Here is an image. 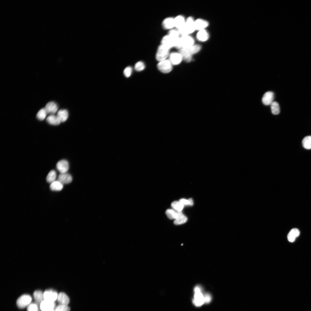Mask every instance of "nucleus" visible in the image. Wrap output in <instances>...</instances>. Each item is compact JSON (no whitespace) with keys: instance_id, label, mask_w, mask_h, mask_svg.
I'll list each match as a JSON object with an SVG mask.
<instances>
[{"instance_id":"obj_24","label":"nucleus","mask_w":311,"mask_h":311,"mask_svg":"<svg viewBox=\"0 0 311 311\" xmlns=\"http://www.w3.org/2000/svg\"><path fill=\"white\" fill-rule=\"evenodd\" d=\"M63 184L58 180H55L50 183V189L53 191H58L62 189Z\"/></svg>"},{"instance_id":"obj_32","label":"nucleus","mask_w":311,"mask_h":311,"mask_svg":"<svg viewBox=\"0 0 311 311\" xmlns=\"http://www.w3.org/2000/svg\"><path fill=\"white\" fill-rule=\"evenodd\" d=\"M190 53L193 55L198 52L201 49L200 45L198 44H194L192 46L186 48Z\"/></svg>"},{"instance_id":"obj_4","label":"nucleus","mask_w":311,"mask_h":311,"mask_svg":"<svg viewBox=\"0 0 311 311\" xmlns=\"http://www.w3.org/2000/svg\"><path fill=\"white\" fill-rule=\"evenodd\" d=\"M157 66L159 70L165 73H169L172 69V65L169 59H167L159 62Z\"/></svg>"},{"instance_id":"obj_13","label":"nucleus","mask_w":311,"mask_h":311,"mask_svg":"<svg viewBox=\"0 0 311 311\" xmlns=\"http://www.w3.org/2000/svg\"><path fill=\"white\" fill-rule=\"evenodd\" d=\"M194 25L195 30L199 31L205 29L208 26V23L204 20L198 19L194 21Z\"/></svg>"},{"instance_id":"obj_37","label":"nucleus","mask_w":311,"mask_h":311,"mask_svg":"<svg viewBox=\"0 0 311 311\" xmlns=\"http://www.w3.org/2000/svg\"><path fill=\"white\" fill-rule=\"evenodd\" d=\"M132 69L131 67L128 66L126 67L124 70L123 73L124 76L126 77L130 76L132 72Z\"/></svg>"},{"instance_id":"obj_36","label":"nucleus","mask_w":311,"mask_h":311,"mask_svg":"<svg viewBox=\"0 0 311 311\" xmlns=\"http://www.w3.org/2000/svg\"><path fill=\"white\" fill-rule=\"evenodd\" d=\"M184 206L188 205L192 206L193 205L194 202L192 199L191 198L188 200L185 199H181L179 201Z\"/></svg>"},{"instance_id":"obj_17","label":"nucleus","mask_w":311,"mask_h":311,"mask_svg":"<svg viewBox=\"0 0 311 311\" xmlns=\"http://www.w3.org/2000/svg\"><path fill=\"white\" fill-rule=\"evenodd\" d=\"M163 27L166 29L171 30L175 27L174 19L171 17L165 18L162 22Z\"/></svg>"},{"instance_id":"obj_25","label":"nucleus","mask_w":311,"mask_h":311,"mask_svg":"<svg viewBox=\"0 0 311 311\" xmlns=\"http://www.w3.org/2000/svg\"><path fill=\"white\" fill-rule=\"evenodd\" d=\"M47 122L50 124L57 126L61 122L56 115L54 114L50 115L46 118Z\"/></svg>"},{"instance_id":"obj_22","label":"nucleus","mask_w":311,"mask_h":311,"mask_svg":"<svg viewBox=\"0 0 311 311\" xmlns=\"http://www.w3.org/2000/svg\"><path fill=\"white\" fill-rule=\"evenodd\" d=\"M166 214L169 219H175L183 213L181 212H178L173 209H168L166 211Z\"/></svg>"},{"instance_id":"obj_11","label":"nucleus","mask_w":311,"mask_h":311,"mask_svg":"<svg viewBox=\"0 0 311 311\" xmlns=\"http://www.w3.org/2000/svg\"><path fill=\"white\" fill-rule=\"evenodd\" d=\"M274 97V94L272 92H267L264 94L263 96L262 99V103L266 105H270L273 102Z\"/></svg>"},{"instance_id":"obj_2","label":"nucleus","mask_w":311,"mask_h":311,"mask_svg":"<svg viewBox=\"0 0 311 311\" xmlns=\"http://www.w3.org/2000/svg\"><path fill=\"white\" fill-rule=\"evenodd\" d=\"M169 50L161 44L159 45L156 55L157 60L160 62L167 59L170 54Z\"/></svg>"},{"instance_id":"obj_10","label":"nucleus","mask_w":311,"mask_h":311,"mask_svg":"<svg viewBox=\"0 0 311 311\" xmlns=\"http://www.w3.org/2000/svg\"><path fill=\"white\" fill-rule=\"evenodd\" d=\"M58 295L57 293L53 290H46L43 293L44 300L54 302L57 299Z\"/></svg>"},{"instance_id":"obj_27","label":"nucleus","mask_w":311,"mask_h":311,"mask_svg":"<svg viewBox=\"0 0 311 311\" xmlns=\"http://www.w3.org/2000/svg\"><path fill=\"white\" fill-rule=\"evenodd\" d=\"M57 177L56 172L54 170H52L48 174L46 180L49 183H51L56 180Z\"/></svg>"},{"instance_id":"obj_39","label":"nucleus","mask_w":311,"mask_h":311,"mask_svg":"<svg viewBox=\"0 0 311 311\" xmlns=\"http://www.w3.org/2000/svg\"><path fill=\"white\" fill-rule=\"evenodd\" d=\"M204 303H208L211 300V297L209 294L207 293L204 295Z\"/></svg>"},{"instance_id":"obj_19","label":"nucleus","mask_w":311,"mask_h":311,"mask_svg":"<svg viewBox=\"0 0 311 311\" xmlns=\"http://www.w3.org/2000/svg\"><path fill=\"white\" fill-rule=\"evenodd\" d=\"M57 301L60 304L67 305L69 302V299L65 293H60L58 294Z\"/></svg>"},{"instance_id":"obj_31","label":"nucleus","mask_w":311,"mask_h":311,"mask_svg":"<svg viewBox=\"0 0 311 311\" xmlns=\"http://www.w3.org/2000/svg\"><path fill=\"white\" fill-rule=\"evenodd\" d=\"M187 220V217L182 214L175 219L174 223L176 225H179L185 223Z\"/></svg>"},{"instance_id":"obj_12","label":"nucleus","mask_w":311,"mask_h":311,"mask_svg":"<svg viewBox=\"0 0 311 311\" xmlns=\"http://www.w3.org/2000/svg\"><path fill=\"white\" fill-rule=\"evenodd\" d=\"M161 44L169 50L174 47V41L168 35L163 37Z\"/></svg>"},{"instance_id":"obj_3","label":"nucleus","mask_w":311,"mask_h":311,"mask_svg":"<svg viewBox=\"0 0 311 311\" xmlns=\"http://www.w3.org/2000/svg\"><path fill=\"white\" fill-rule=\"evenodd\" d=\"M195 294L193 300L194 304L197 306H200L204 303V295L201 292L200 287L196 286L194 289Z\"/></svg>"},{"instance_id":"obj_35","label":"nucleus","mask_w":311,"mask_h":311,"mask_svg":"<svg viewBox=\"0 0 311 311\" xmlns=\"http://www.w3.org/2000/svg\"><path fill=\"white\" fill-rule=\"evenodd\" d=\"M70 308L67 305L60 304L57 306L55 309V311H70Z\"/></svg>"},{"instance_id":"obj_26","label":"nucleus","mask_w":311,"mask_h":311,"mask_svg":"<svg viewBox=\"0 0 311 311\" xmlns=\"http://www.w3.org/2000/svg\"><path fill=\"white\" fill-rule=\"evenodd\" d=\"M33 295L34 298L38 304H40L44 300L43 293L40 290H37L34 292Z\"/></svg>"},{"instance_id":"obj_14","label":"nucleus","mask_w":311,"mask_h":311,"mask_svg":"<svg viewBox=\"0 0 311 311\" xmlns=\"http://www.w3.org/2000/svg\"><path fill=\"white\" fill-rule=\"evenodd\" d=\"M45 109L47 114H54L57 111L58 107L54 102H50L46 105Z\"/></svg>"},{"instance_id":"obj_8","label":"nucleus","mask_w":311,"mask_h":311,"mask_svg":"<svg viewBox=\"0 0 311 311\" xmlns=\"http://www.w3.org/2000/svg\"><path fill=\"white\" fill-rule=\"evenodd\" d=\"M56 305L54 302L43 300L40 304V308L42 311H51L55 310Z\"/></svg>"},{"instance_id":"obj_7","label":"nucleus","mask_w":311,"mask_h":311,"mask_svg":"<svg viewBox=\"0 0 311 311\" xmlns=\"http://www.w3.org/2000/svg\"><path fill=\"white\" fill-rule=\"evenodd\" d=\"M56 168L60 173H67L69 169V163L66 160H62L57 163Z\"/></svg>"},{"instance_id":"obj_28","label":"nucleus","mask_w":311,"mask_h":311,"mask_svg":"<svg viewBox=\"0 0 311 311\" xmlns=\"http://www.w3.org/2000/svg\"><path fill=\"white\" fill-rule=\"evenodd\" d=\"M302 144L304 148L307 149H311V136L305 137L302 141Z\"/></svg>"},{"instance_id":"obj_16","label":"nucleus","mask_w":311,"mask_h":311,"mask_svg":"<svg viewBox=\"0 0 311 311\" xmlns=\"http://www.w3.org/2000/svg\"><path fill=\"white\" fill-rule=\"evenodd\" d=\"M174 19L175 27L177 29V30H180L184 27L186 20L183 16L178 15Z\"/></svg>"},{"instance_id":"obj_18","label":"nucleus","mask_w":311,"mask_h":311,"mask_svg":"<svg viewBox=\"0 0 311 311\" xmlns=\"http://www.w3.org/2000/svg\"><path fill=\"white\" fill-rule=\"evenodd\" d=\"M181 54L183 59L187 62H190L192 58V55L186 48H181L179 52Z\"/></svg>"},{"instance_id":"obj_29","label":"nucleus","mask_w":311,"mask_h":311,"mask_svg":"<svg viewBox=\"0 0 311 311\" xmlns=\"http://www.w3.org/2000/svg\"><path fill=\"white\" fill-rule=\"evenodd\" d=\"M270 105L271 111L273 114L276 115L279 113L280 108L279 104L277 102L273 101Z\"/></svg>"},{"instance_id":"obj_20","label":"nucleus","mask_w":311,"mask_h":311,"mask_svg":"<svg viewBox=\"0 0 311 311\" xmlns=\"http://www.w3.org/2000/svg\"><path fill=\"white\" fill-rule=\"evenodd\" d=\"M209 37V34L205 29L198 31L196 35L197 39L200 41H206L208 39Z\"/></svg>"},{"instance_id":"obj_33","label":"nucleus","mask_w":311,"mask_h":311,"mask_svg":"<svg viewBox=\"0 0 311 311\" xmlns=\"http://www.w3.org/2000/svg\"><path fill=\"white\" fill-rule=\"evenodd\" d=\"M47 114L45 108H42L38 112L37 114V117L39 120H43L46 117Z\"/></svg>"},{"instance_id":"obj_9","label":"nucleus","mask_w":311,"mask_h":311,"mask_svg":"<svg viewBox=\"0 0 311 311\" xmlns=\"http://www.w3.org/2000/svg\"><path fill=\"white\" fill-rule=\"evenodd\" d=\"M169 60L172 64L174 65L179 64L183 60L181 54L179 52H172L169 56Z\"/></svg>"},{"instance_id":"obj_38","label":"nucleus","mask_w":311,"mask_h":311,"mask_svg":"<svg viewBox=\"0 0 311 311\" xmlns=\"http://www.w3.org/2000/svg\"><path fill=\"white\" fill-rule=\"evenodd\" d=\"M27 311H38L37 305L35 303L30 304L27 307Z\"/></svg>"},{"instance_id":"obj_21","label":"nucleus","mask_w":311,"mask_h":311,"mask_svg":"<svg viewBox=\"0 0 311 311\" xmlns=\"http://www.w3.org/2000/svg\"><path fill=\"white\" fill-rule=\"evenodd\" d=\"M299 234L300 232L298 229L296 228L292 229L288 234V240L290 242H293L296 238L299 236Z\"/></svg>"},{"instance_id":"obj_30","label":"nucleus","mask_w":311,"mask_h":311,"mask_svg":"<svg viewBox=\"0 0 311 311\" xmlns=\"http://www.w3.org/2000/svg\"><path fill=\"white\" fill-rule=\"evenodd\" d=\"M171 206L173 209L178 212H181L184 205L179 201H175L172 202Z\"/></svg>"},{"instance_id":"obj_5","label":"nucleus","mask_w":311,"mask_h":311,"mask_svg":"<svg viewBox=\"0 0 311 311\" xmlns=\"http://www.w3.org/2000/svg\"><path fill=\"white\" fill-rule=\"evenodd\" d=\"M32 300L31 297L27 294L22 295L18 298L16 301V304L20 308L22 309L28 306Z\"/></svg>"},{"instance_id":"obj_1","label":"nucleus","mask_w":311,"mask_h":311,"mask_svg":"<svg viewBox=\"0 0 311 311\" xmlns=\"http://www.w3.org/2000/svg\"><path fill=\"white\" fill-rule=\"evenodd\" d=\"M195 30L194 20L192 17H189L186 20L184 27L178 30L180 36L181 37L189 35Z\"/></svg>"},{"instance_id":"obj_6","label":"nucleus","mask_w":311,"mask_h":311,"mask_svg":"<svg viewBox=\"0 0 311 311\" xmlns=\"http://www.w3.org/2000/svg\"><path fill=\"white\" fill-rule=\"evenodd\" d=\"M194 41L191 36L187 35L181 37L180 44L181 48H188L194 45Z\"/></svg>"},{"instance_id":"obj_40","label":"nucleus","mask_w":311,"mask_h":311,"mask_svg":"<svg viewBox=\"0 0 311 311\" xmlns=\"http://www.w3.org/2000/svg\"><path fill=\"white\" fill-rule=\"evenodd\" d=\"M51 311H55V310H52Z\"/></svg>"},{"instance_id":"obj_34","label":"nucleus","mask_w":311,"mask_h":311,"mask_svg":"<svg viewBox=\"0 0 311 311\" xmlns=\"http://www.w3.org/2000/svg\"><path fill=\"white\" fill-rule=\"evenodd\" d=\"M145 68V66L144 63L141 61L137 62L134 65L135 69L138 71L143 70Z\"/></svg>"},{"instance_id":"obj_15","label":"nucleus","mask_w":311,"mask_h":311,"mask_svg":"<svg viewBox=\"0 0 311 311\" xmlns=\"http://www.w3.org/2000/svg\"><path fill=\"white\" fill-rule=\"evenodd\" d=\"M58 180L64 184H68L71 183L72 181L71 175L67 173H60L58 177Z\"/></svg>"},{"instance_id":"obj_23","label":"nucleus","mask_w":311,"mask_h":311,"mask_svg":"<svg viewBox=\"0 0 311 311\" xmlns=\"http://www.w3.org/2000/svg\"><path fill=\"white\" fill-rule=\"evenodd\" d=\"M56 116L61 122H64L68 117V112L66 109H61L58 112Z\"/></svg>"}]
</instances>
